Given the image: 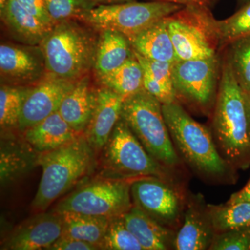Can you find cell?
Listing matches in <instances>:
<instances>
[{
	"mask_svg": "<svg viewBox=\"0 0 250 250\" xmlns=\"http://www.w3.org/2000/svg\"><path fill=\"white\" fill-rule=\"evenodd\" d=\"M171 139L181 160L204 182L232 184L237 170L219 152L211 131L194 120L177 102L162 104Z\"/></svg>",
	"mask_w": 250,
	"mask_h": 250,
	"instance_id": "obj_1",
	"label": "cell"
},
{
	"mask_svg": "<svg viewBox=\"0 0 250 250\" xmlns=\"http://www.w3.org/2000/svg\"><path fill=\"white\" fill-rule=\"evenodd\" d=\"M212 135L219 152L236 170L250 167V131L243 91L226 59L212 113Z\"/></svg>",
	"mask_w": 250,
	"mask_h": 250,
	"instance_id": "obj_2",
	"label": "cell"
},
{
	"mask_svg": "<svg viewBox=\"0 0 250 250\" xmlns=\"http://www.w3.org/2000/svg\"><path fill=\"white\" fill-rule=\"evenodd\" d=\"M99 32L80 21L57 23L40 44L47 73L76 81L93 70Z\"/></svg>",
	"mask_w": 250,
	"mask_h": 250,
	"instance_id": "obj_3",
	"label": "cell"
},
{
	"mask_svg": "<svg viewBox=\"0 0 250 250\" xmlns=\"http://www.w3.org/2000/svg\"><path fill=\"white\" fill-rule=\"evenodd\" d=\"M95 152L83 134L62 147L39 155L42 175L31 202L36 210H45L93 170Z\"/></svg>",
	"mask_w": 250,
	"mask_h": 250,
	"instance_id": "obj_4",
	"label": "cell"
},
{
	"mask_svg": "<svg viewBox=\"0 0 250 250\" xmlns=\"http://www.w3.org/2000/svg\"><path fill=\"white\" fill-rule=\"evenodd\" d=\"M102 152L100 177L126 181L156 177L183 187L179 171L163 166L149 155L122 118Z\"/></svg>",
	"mask_w": 250,
	"mask_h": 250,
	"instance_id": "obj_5",
	"label": "cell"
},
{
	"mask_svg": "<svg viewBox=\"0 0 250 250\" xmlns=\"http://www.w3.org/2000/svg\"><path fill=\"white\" fill-rule=\"evenodd\" d=\"M121 118L151 156L163 166L177 171L184 163L171 139L162 104L143 88L125 99Z\"/></svg>",
	"mask_w": 250,
	"mask_h": 250,
	"instance_id": "obj_6",
	"label": "cell"
},
{
	"mask_svg": "<svg viewBox=\"0 0 250 250\" xmlns=\"http://www.w3.org/2000/svg\"><path fill=\"white\" fill-rule=\"evenodd\" d=\"M179 61L208 59L220 49L217 20L209 7L187 6L166 18Z\"/></svg>",
	"mask_w": 250,
	"mask_h": 250,
	"instance_id": "obj_7",
	"label": "cell"
},
{
	"mask_svg": "<svg viewBox=\"0 0 250 250\" xmlns=\"http://www.w3.org/2000/svg\"><path fill=\"white\" fill-rule=\"evenodd\" d=\"M184 7L182 5L154 1L100 4L88 11L81 21L96 31H116L130 39Z\"/></svg>",
	"mask_w": 250,
	"mask_h": 250,
	"instance_id": "obj_8",
	"label": "cell"
},
{
	"mask_svg": "<svg viewBox=\"0 0 250 250\" xmlns=\"http://www.w3.org/2000/svg\"><path fill=\"white\" fill-rule=\"evenodd\" d=\"M218 56L172 64L177 103L205 116L212 115L216 101L221 65Z\"/></svg>",
	"mask_w": 250,
	"mask_h": 250,
	"instance_id": "obj_9",
	"label": "cell"
},
{
	"mask_svg": "<svg viewBox=\"0 0 250 250\" xmlns=\"http://www.w3.org/2000/svg\"><path fill=\"white\" fill-rule=\"evenodd\" d=\"M132 181L100 178L81 186L62 199L52 211L74 212L95 216H121L133 207Z\"/></svg>",
	"mask_w": 250,
	"mask_h": 250,
	"instance_id": "obj_10",
	"label": "cell"
},
{
	"mask_svg": "<svg viewBox=\"0 0 250 250\" xmlns=\"http://www.w3.org/2000/svg\"><path fill=\"white\" fill-rule=\"evenodd\" d=\"M133 205L164 226L178 231L183 223L187 192L156 177H142L131 183Z\"/></svg>",
	"mask_w": 250,
	"mask_h": 250,
	"instance_id": "obj_11",
	"label": "cell"
},
{
	"mask_svg": "<svg viewBox=\"0 0 250 250\" xmlns=\"http://www.w3.org/2000/svg\"><path fill=\"white\" fill-rule=\"evenodd\" d=\"M1 83L32 86L47 74L40 45L4 42L0 45Z\"/></svg>",
	"mask_w": 250,
	"mask_h": 250,
	"instance_id": "obj_12",
	"label": "cell"
},
{
	"mask_svg": "<svg viewBox=\"0 0 250 250\" xmlns=\"http://www.w3.org/2000/svg\"><path fill=\"white\" fill-rule=\"evenodd\" d=\"M76 82L46 74L39 83L31 86L23 105L18 131L24 132L58 111L62 100L75 86Z\"/></svg>",
	"mask_w": 250,
	"mask_h": 250,
	"instance_id": "obj_13",
	"label": "cell"
},
{
	"mask_svg": "<svg viewBox=\"0 0 250 250\" xmlns=\"http://www.w3.org/2000/svg\"><path fill=\"white\" fill-rule=\"evenodd\" d=\"M62 234L59 213H41L24 220L1 242L3 250H49Z\"/></svg>",
	"mask_w": 250,
	"mask_h": 250,
	"instance_id": "obj_14",
	"label": "cell"
},
{
	"mask_svg": "<svg viewBox=\"0 0 250 250\" xmlns=\"http://www.w3.org/2000/svg\"><path fill=\"white\" fill-rule=\"evenodd\" d=\"M208 204L201 194H187L182 226L176 235L174 250H209L215 235Z\"/></svg>",
	"mask_w": 250,
	"mask_h": 250,
	"instance_id": "obj_15",
	"label": "cell"
},
{
	"mask_svg": "<svg viewBox=\"0 0 250 250\" xmlns=\"http://www.w3.org/2000/svg\"><path fill=\"white\" fill-rule=\"evenodd\" d=\"M40 153L36 152L24 137L11 131H1L0 143V183L9 187L39 166Z\"/></svg>",
	"mask_w": 250,
	"mask_h": 250,
	"instance_id": "obj_16",
	"label": "cell"
},
{
	"mask_svg": "<svg viewBox=\"0 0 250 250\" xmlns=\"http://www.w3.org/2000/svg\"><path fill=\"white\" fill-rule=\"evenodd\" d=\"M125 99L106 87L98 88L96 106L83 134L95 153L102 152L121 119Z\"/></svg>",
	"mask_w": 250,
	"mask_h": 250,
	"instance_id": "obj_17",
	"label": "cell"
},
{
	"mask_svg": "<svg viewBox=\"0 0 250 250\" xmlns=\"http://www.w3.org/2000/svg\"><path fill=\"white\" fill-rule=\"evenodd\" d=\"M98 89L88 74L77 81L61 104L59 113L79 134H83L89 124L96 106Z\"/></svg>",
	"mask_w": 250,
	"mask_h": 250,
	"instance_id": "obj_18",
	"label": "cell"
},
{
	"mask_svg": "<svg viewBox=\"0 0 250 250\" xmlns=\"http://www.w3.org/2000/svg\"><path fill=\"white\" fill-rule=\"evenodd\" d=\"M143 250H174L177 231L164 226L136 206L121 215Z\"/></svg>",
	"mask_w": 250,
	"mask_h": 250,
	"instance_id": "obj_19",
	"label": "cell"
},
{
	"mask_svg": "<svg viewBox=\"0 0 250 250\" xmlns=\"http://www.w3.org/2000/svg\"><path fill=\"white\" fill-rule=\"evenodd\" d=\"M0 17L15 40L24 45H40L52 29L28 12L17 0H9L0 10Z\"/></svg>",
	"mask_w": 250,
	"mask_h": 250,
	"instance_id": "obj_20",
	"label": "cell"
},
{
	"mask_svg": "<svg viewBox=\"0 0 250 250\" xmlns=\"http://www.w3.org/2000/svg\"><path fill=\"white\" fill-rule=\"evenodd\" d=\"M36 152L54 150L77 139V133L62 118L59 111L21 133Z\"/></svg>",
	"mask_w": 250,
	"mask_h": 250,
	"instance_id": "obj_21",
	"label": "cell"
},
{
	"mask_svg": "<svg viewBox=\"0 0 250 250\" xmlns=\"http://www.w3.org/2000/svg\"><path fill=\"white\" fill-rule=\"evenodd\" d=\"M129 41L133 50L145 58L170 63L179 61L166 18L146 28Z\"/></svg>",
	"mask_w": 250,
	"mask_h": 250,
	"instance_id": "obj_22",
	"label": "cell"
},
{
	"mask_svg": "<svg viewBox=\"0 0 250 250\" xmlns=\"http://www.w3.org/2000/svg\"><path fill=\"white\" fill-rule=\"evenodd\" d=\"M93 68L96 79L108 75L134 55L129 39L113 30L98 31Z\"/></svg>",
	"mask_w": 250,
	"mask_h": 250,
	"instance_id": "obj_23",
	"label": "cell"
},
{
	"mask_svg": "<svg viewBox=\"0 0 250 250\" xmlns=\"http://www.w3.org/2000/svg\"><path fill=\"white\" fill-rule=\"evenodd\" d=\"M133 52L143 67L145 89L162 104L177 102L172 80L173 63L151 60Z\"/></svg>",
	"mask_w": 250,
	"mask_h": 250,
	"instance_id": "obj_24",
	"label": "cell"
},
{
	"mask_svg": "<svg viewBox=\"0 0 250 250\" xmlns=\"http://www.w3.org/2000/svg\"><path fill=\"white\" fill-rule=\"evenodd\" d=\"M59 214L62 219V237L88 242L101 248L111 218L74 212H62Z\"/></svg>",
	"mask_w": 250,
	"mask_h": 250,
	"instance_id": "obj_25",
	"label": "cell"
},
{
	"mask_svg": "<svg viewBox=\"0 0 250 250\" xmlns=\"http://www.w3.org/2000/svg\"><path fill=\"white\" fill-rule=\"evenodd\" d=\"M96 80L101 86L106 87L125 98L144 88L143 67L134 54L114 71Z\"/></svg>",
	"mask_w": 250,
	"mask_h": 250,
	"instance_id": "obj_26",
	"label": "cell"
},
{
	"mask_svg": "<svg viewBox=\"0 0 250 250\" xmlns=\"http://www.w3.org/2000/svg\"><path fill=\"white\" fill-rule=\"evenodd\" d=\"M31 86L1 83L0 87V126L1 131L17 129L24 101Z\"/></svg>",
	"mask_w": 250,
	"mask_h": 250,
	"instance_id": "obj_27",
	"label": "cell"
},
{
	"mask_svg": "<svg viewBox=\"0 0 250 250\" xmlns=\"http://www.w3.org/2000/svg\"><path fill=\"white\" fill-rule=\"evenodd\" d=\"M215 233L250 227V203L236 202L223 205L208 204Z\"/></svg>",
	"mask_w": 250,
	"mask_h": 250,
	"instance_id": "obj_28",
	"label": "cell"
},
{
	"mask_svg": "<svg viewBox=\"0 0 250 250\" xmlns=\"http://www.w3.org/2000/svg\"><path fill=\"white\" fill-rule=\"evenodd\" d=\"M225 59L236 82L244 92H250V36L241 38L228 45Z\"/></svg>",
	"mask_w": 250,
	"mask_h": 250,
	"instance_id": "obj_29",
	"label": "cell"
},
{
	"mask_svg": "<svg viewBox=\"0 0 250 250\" xmlns=\"http://www.w3.org/2000/svg\"><path fill=\"white\" fill-rule=\"evenodd\" d=\"M220 48L233 41L250 36V1L231 17L217 21Z\"/></svg>",
	"mask_w": 250,
	"mask_h": 250,
	"instance_id": "obj_30",
	"label": "cell"
},
{
	"mask_svg": "<svg viewBox=\"0 0 250 250\" xmlns=\"http://www.w3.org/2000/svg\"><path fill=\"white\" fill-rule=\"evenodd\" d=\"M101 250H143L137 238L126 228L122 216L110 219Z\"/></svg>",
	"mask_w": 250,
	"mask_h": 250,
	"instance_id": "obj_31",
	"label": "cell"
},
{
	"mask_svg": "<svg viewBox=\"0 0 250 250\" xmlns=\"http://www.w3.org/2000/svg\"><path fill=\"white\" fill-rule=\"evenodd\" d=\"M45 3L54 25L65 21H81L88 11L98 6L90 0H45Z\"/></svg>",
	"mask_w": 250,
	"mask_h": 250,
	"instance_id": "obj_32",
	"label": "cell"
},
{
	"mask_svg": "<svg viewBox=\"0 0 250 250\" xmlns=\"http://www.w3.org/2000/svg\"><path fill=\"white\" fill-rule=\"evenodd\" d=\"M209 250H250V227L215 233Z\"/></svg>",
	"mask_w": 250,
	"mask_h": 250,
	"instance_id": "obj_33",
	"label": "cell"
},
{
	"mask_svg": "<svg viewBox=\"0 0 250 250\" xmlns=\"http://www.w3.org/2000/svg\"><path fill=\"white\" fill-rule=\"evenodd\" d=\"M18 3L24 9L27 10L33 16H35L46 25L52 28L53 22L49 17L46 6L45 0H17Z\"/></svg>",
	"mask_w": 250,
	"mask_h": 250,
	"instance_id": "obj_34",
	"label": "cell"
},
{
	"mask_svg": "<svg viewBox=\"0 0 250 250\" xmlns=\"http://www.w3.org/2000/svg\"><path fill=\"white\" fill-rule=\"evenodd\" d=\"M101 250L98 245L88 242L60 237L49 250Z\"/></svg>",
	"mask_w": 250,
	"mask_h": 250,
	"instance_id": "obj_35",
	"label": "cell"
},
{
	"mask_svg": "<svg viewBox=\"0 0 250 250\" xmlns=\"http://www.w3.org/2000/svg\"><path fill=\"white\" fill-rule=\"evenodd\" d=\"M149 1H161V2L172 3L182 6H202L210 7L214 0H149Z\"/></svg>",
	"mask_w": 250,
	"mask_h": 250,
	"instance_id": "obj_36",
	"label": "cell"
},
{
	"mask_svg": "<svg viewBox=\"0 0 250 250\" xmlns=\"http://www.w3.org/2000/svg\"><path fill=\"white\" fill-rule=\"evenodd\" d=\"M228 203H236V202H248L250 203V179L246 187L239 191L235 192L230 197Z\"/></svg>",
	"mask_w": 250,
	"mask_h": 250,
	"instance_id": "obj_37",
	"label": "cell"
},
{
	"mask_svg": "<svg viewBox=\"0 0 250 250\" xmlns=\"http://www.w3.org/2000/svg\"><path fill=\"white\" fill-rule=\"evenodd\" d=\"M90 1L97 5H100L121 4V3L135 1V0H90Z\"/></svg>",
	"mask_w": 250,
	"mask_h": 250,
	"instance_id": "obj_38",
	"label": "cell"
},
{
	"mask_svg": "<svg viewBox=\"0 0 250 250\" xmlns=\"http://www.w3.org/2000/svg\"><path fill=\"white\" fill-rule=\"evenodd\" d=\"M243 97H244L245 106H246L247 117H248L250 131V92L243 91Z\"/></svg>",
	"mask_w": 250,
	"mask_h": 250,
	"instance_id": "obj_39",
	"label": "cell"
},
{
	"mask_svg": "<svg viewBox=\"0 0 250 250\" xmlns=\"http://www.w3.org/2000/svg\"><path fill=\"white\" fill-rule=\"evenodd\" d=\"M9 1V0H0V10L2 9Z\"/></svg>",
	"mask_w": 250,
	"mask_h": 250,
	"instance_id": "obj_40",
	"label": "cell"
},
{
	"mask_svg": "<svg viewBox=\"0 0 250 250\" xmlns=\"http://www.w3.org/2000/svg\"><path fill=\"white\" fill-rule=\"evenodd\" d=\"M239 1L243 3H248V1H250V0H239Z\"/></svg>",
	"mask_w": 250,
	"mask_h": 250,
	"instance_id": "obj_41",
	"label": "cell"
}]
</instances>
